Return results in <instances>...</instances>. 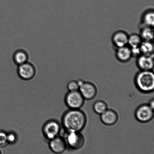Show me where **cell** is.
I'll list each match as a JSON object with an SVG mask.
<instances>
[{
  "mask_svg": "<svg viewBox=\"0 0 154 154\" xmlns=\"http://www.w3.org/2000/svg\"><path fill=\"white\" fill-rule=\"evenodd\" d=\"M16 140V136L14 134L11 133L7 134V141L11 143H13L15 142Z\"/></svg>",
  "mask_w": 154,
  "mask_h": 154,
  "instance_id": "obj_22",
  "label": "cell"
},
{
  "mask_svg": "<svg viewBox=\"0 0 154 154\" xmlns=\"http://www.w3.org/2000/svg\"><path fill=\"white\" fill-rule=\"evenodd\" d=\"M93 109L95 112L100 115L108 109V106L103 101L99 100L95 103Z\"/></svg>",
  "mask_w": 154,
  "mask_h": 154,
  "instance_id": "obj_19",
  "label": "cell"
},
{
  "mask_svg": "<svg viewBox=\"0 0 154 154\" xmlns=\"http://www.w3.org/2000/svg\"><path fill=\"white\" fill-rule=\"evenodd\" d=\"M49 147L54 153H61L66 150V144L63 138L57 137L50 140Z\"/></svg>",
  "mask_w": 154,
  "mask_h": 154,
  "instance_id": "obj_12",
  "label": "cell"
},
{
  "mask_svg": "<svg viewBox=\"0 0 154 154\" xmlns=\"http://www.w3.org/2000/svg\"><path fill=\"white\" fill-rule=\"evenodd\" d=\"M85 99L79 91H69L66 95V105L70 109H79L84 105Z\"/></svg>",
  "mask_w": 154,
  "mask_h": 154,
  "instance_id": "obj_3",
  "label": "cell"
},
{
  "mask_svg": "<svg viewBox=\"0 0 154 154\" xmlns=\"http://www.w3.org/2000/svg\"><path fill=\"white\" fill-rule=\"evenodd\" d=\"M0 153H1V152H0Z\"/></svg>",
  "mask_w": 154,
  "mask_h": 154,
  "instance_id": "obj_25",
  "label": "cell"
},
{
  "mask_svg": "<svg viewBox=\"0 0 154 154\" xmlns=\"http://www.w3.org/2000/svg\"><path fill=\"white\" fill-rule=\"evenodd\" d=\"M129 34L124 30H120L115 32L111 37V42L116 48L128 46Z\"/></svg>",
  "mask_w": 154,
  "mask_h": 154,
  "instance_id": "obj_7",
  "label": "cell"
},
{
  "mask_svg": "<svg viewBox=\"0 0 154 154\" xmlns=\"http://www.w3.org/2000/svg\"><path fill=\"white\" fill-rule=\"evenodd\" d=\"M67 88L69 91H76L79 90V86L77 81H72L69 83L67 85Z\"/></svg>",
  "mask_w": 154,
  "mask_h": 154,
  "instance_id": "obj_20",
  "label": "cell"
},
{
  "mask_svg": "<svg viewBox=\"0 0 154 154\" xmlns=\"http://www.w3.org/2000/svg\"><path fill=\"white\" fill-rule=\"evenodd\" d=\"M29 59L28 51L24 49H17L14 53L13 60L15 64L19 66L27 62Z\"/></svg>",
  "mask_w": 154,
  "mask_h": 154,
  "instance_id": "obj_14",
  "label": "cell"
},
{
  "mask_svg": "<svg viewBox=\"0 0 154 154\" xmlns=\"http://www.w3.org/2000/svg\"><path fill=\"white\" fill-rule=\"evenodd\" d=\"M17 73L19 76L22 79L31 80L35 75L36 68L34 64L28 61L18 66Z\"/></svg>",
  "mask_w": 154,
  "mask_h": 154,
  "instance_id": "obj_6",
  "label": "cell"
},
{
  "mask_svg": "<svg viewBox=\"0 0 154 154\" xmlns=\"http://www.w3.org/2000/svg\"><path fill=\"white\" fill-rule=\"evenodd\" d=\"M100 120L103 123L107 126L115 124L118 120V116L114 110L107 109L100 115Z\"/></svg>",
  "mask_w": 154,
  "mask_h": 154,
  "instance_id": "obj_13",
  "label": "cell"
},
{
  "mask_svg": "<svg viewBox=\"0 0 154 154\" xmlns=\"http://www.w3.org/2000/svg\"><path fill=\"white\" fill-rule=\"evenodd\" d=\"M136 65L140 70H153L154 67V55H140L136 58Z\"/></svg>",
  "mask_w": 154,
  "mask_h": 154,
  "instance_id": "obj_8",
  "label": "cell"
},
{
  "mask_svg": "<svg viewBox=\"0 0 154 154\" xmlns=\"http://www.w3.org/2000/svg\"><path fill=\"white\" fill-rule=\"evenodd\" d=\"M115 55L119 61L122 63H127L133 58L131 48L128 46L116 48Z\"/></svg>",
  "mask_w": 154,
  "mask_h": 154,
  "instance_id": "obj_11",
  "label": "cell"
},
{
  "mask_svg": "<svg viewBox=\"0 0 154 154\" xmlns=\"http://www.w3.org/2000/svg\"><path fill=\"white\" fill-rule=\"evenodd\" d=\"M84 82L85 81H83V80L82 79L79 80L78 81H77V82H78V85L79 86V87L80 86H81L82 85Z\"/></svg>",
  "mask_w": 154,
  "mask_h": 154,
  "instance_id": "obj_24",
  "label": "cell"
},
{
  "mask_svg": "<svg viewBox=\"0 0 154 154\" xmlns=\"http://www.w3.org/2000/svg\"><path fill=\"white\" fill-rule=\"evenodd\" d=\"M79 91L84 99L87 100L94 99L97 93V90L94 85L85 82L80 86Z\"/></svg>",
  "mask_w": 154,
  "mask_h": 154,
  "instance_id": "obj_10",
  "label": "cell"
},
{
  "mask_svg": "<svg viewBox=\"0 0 154 154\" xmlns=\"http://www.w3.org/2000/svg\"><path fill=\"white\" fill-rule=\"evenodd\" d=\"M66 138L69 147L74 150L81 149L85 143L84 136L80 132H69Z\"/></svg>",
  "mask_w": 154,
  "mask_h": 154,
  "instance_id": "obj_4",
  "label": "cell"
},
{
  "mask_svg": "<svg viewBox=\"0 0 154 154\" xmlns=\"http://www.w3.org/2000/svg\"><path fill=\"white\" fill-rule=\"evenodd\" d=\"M60 129L61 128L58 122L51 121L45 125L43 128V132L46 138L51 140L57 137L60 134Z\"/></svg>",
  "mask_w": 154,
  "mask_h": 154,
  "instance_id": "obj_9",
  "label": "cell"
},
{
  "mask_svg": "<svg viewBox=\"0 0 154 154\" xmlns=\"http://www.w3.org/2000/svg\"><path fill=\"white\" fill-rule=\"evenodd\" d=\"M143 41L139 34L132 33L129 35L128 46L131 48L140 47Z\"/></svg>",
  "mask_w": 154,
  "mask_h": 154,
  "instance_id": "obj_17",
  "label": "cell"
},
{
  "mask_svg": "<svg viewBox=\"0 0 154 154\" xmlns=\"http://www.w3.org/2000/svg\"><path fill=\"white\" fill-rule=\"evenodd\" d=\"M136 118L139 122L145 123L150 122L154 117L153 109L148 104L140 106L135 113Z\"/></svg>",
  "mask_w": 154,
  "mask_h": 154,
  "instance_id": "obj_5",
  "label": "cell"
},
{
  "mask_svg": "<svg viewBox=\"0 0 154 154\" xmlns=\"http://www.w3.org/2000/svg\"><path fill=\"white\" fill-rule=\"evenodd\" d=\"M141 55H154V45L153 42L143 41L140 46Z\"/></svg>",
  "mask_w": 154,
  "mask_h": 154,
  "instance_id": "obj_18",
  "label": "cell"
},
{
  "mask_svg": "<svg viewBox=\"0 0 154 154\" xmlns=\"http://www.w3.org/2000/svg\"><path fill=\"white\" fill-rule=\"evenodd\" d=\"M139 34L143 41L153 42L154 35L153 27L141 26Z\"/></svg>",
  "mask_w": 154,
  "mask_h": 154,
  "instance_id": "obj_16",
  "label": "cell"
},
{
  "mask_svg": "<svg viewBox=\"0 0 154 154\" xmlns=\"http://www.w3.org/2000/svg\"><path fill=\"white\" fill-rule=\"evenodd\" d=\"M7 142V134L5 132L0 131V145H4Z\"/></svg>",
  "mask_w": 154,
  "mask_h": 154,
  "instance_id": "obj_21",
  "label": "cell"
},
{
  "mask_svg": "<svg viewBox=\"0 0 154 154\" xmlns=\"http://www.w3.org/2000/svg\"><path fill=\"white\" fill-rule=\"evenodd\" d=\"M135 82L137 88L145 93H150L154 89V75L152 71H141L137 73Z\"/></svg>",
  "mask_w": 154,
  "mask_h": 154,
  "instance_id": "obj_2",
  "label": "cell"
},
{
  "mask_svg": "<svg viewBox=\"0 0 154 154\" xmlns=\"http://www.w3.org/2000/svg\"><path fill=\"white\" fill-rule=\"evenodd\" d=\"M154 12L153 9L146 10L142 15L141 18V26L154 27Z\"/></svg>",
  "mask_w": 154,
  "mask_h": 154,
  "instance_id": "obj_15",
  "label": "cell"
},
{
  "mask_svg": "<svg viewBox=\"0 0 154 154\" xmlns=\"http://www.w3.org/2000/svg\"><path fill=\"white\" fill-rule=\"evenodd\" d=\"M87 122L85 114L79 109H70L63 116V124L69 132H80Z\"/></svg>",
  "mask_w": 154,
  "mask_h": 154,
  "instance_id": "obj_1",
  "label": "cell"
},
{
  "mask_svg": "<svg viewBox=\"0 0 154 154\" xmlns=\"http://www.w3.org/2000/svg\"><path fill=\"white\" fill-rule=\"evenodd\" d=\"M149 106H150L151 108L153 109H154V99H152L150 100V102H149V103L148 104Z\"/></svg>",
  "mask_w": 154,
  "mask_h": 154,
  "instance_id": "obj_23",
  "label": "cell"
}]
</instances>
